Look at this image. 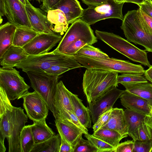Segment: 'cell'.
<instances>
[{
    "label": "cell",
    "instance_id": "5bb4252c",
    "mask_svg": "<svg viewBox=\"0 0 152 152\" xmlns=\"http://www.w3.org/2000/svg\"><path fill=\"white\" fill-rule=\"evenodd\" d=\"M5 15L17 27L33 29L25 5L19 0H5Z\"/></svg>",
    "mask_w": 152,
    "mask_h": 152
},
{
    "label": "cell",
    "instance_id": "816d5d0a",
    "mask_svg": "<svg viewBox=\"0 0 152 152\" xmlns=\"http://www.w3.org/2000/svg\"><path fill=\"white\" fill-rule=\"evenodd\" d=\"M24 5L31 4L28 0H19Z\"/></svg>",
    "mask_w": 152,
    "mask_h": 152
},
{
    "label": "cell",
    "instance_id": "f1b7e54d",
    "mask_svg": "<svg viewBox=\"0 0 152 152\" xmlns=\"http://www.w3.org/2000/svg\"><path fill=\"white\" fill-rule=\"evenodd\" d=\"M92 134L115 148L122 139L125 137L115 131L104 128L100 129Z\"/></svg>",
    "mask_w": 152,
    "mask_h": 152
},
{
    "label": "cell",
    "instance_id": "44dd1931",
    "mask_svg": "<svg viewBox=\"0 0 152 152\" xmlns=\"http://www.w3.org/2000/svg\"><path fill=\"white\" fill-rule=\"evenodd\" d=\"M71 92L65 87L63 82H58L55 98L57 118L60 111L63 110L74 113L70 96Z\"/></svg>",
    "mask_w": 152,
    "mask_h": 152
},
{
    "label": "cell",
    "instance_id": "7402d4cb",
    "mask_svg": "<svg viewBox=\"0 0 152 152\" xmlns=\"http://www.w3.org/2000/svg\"><path fill=\"white\" fill-rule=\"evenodd\" d=\"M70 96L74 113L81 123L87 128L91 126V119L90 110L86 107L77 95L71 92Z\"/></svg>",
    "mask_w": 152,
    "mask_h": 152
},
{
    "label": "cell",
    "instance_id": "d4e9b609",
    "mask_svg": "<svg viewBox=\"0 0 152 152\" xmlns=\"http://www.w3.org/2000/svg\"><path fill=\"white\" fill-rule=\"evenodd\" d=\"M45 119L34 121L31 125V131L35 144L44 142L55 135V133L47 124Z\"/></svg>",
    "mask_w": 152,
    "mask_h": 152
},
{
    "label": "cell",
    "instance_id": "8fae6325",
    "mask_svg": "<svg viewBox=\"0 0 152 152\" xmlns=\"http://www.w3.org/2000/svg\"><path fill=\"white\" fill-rule=\"evenodd\" d=\"M125 90L114 86L96 99L89 104L91 121L94 124L103 113L113 108L117 100Z\"/></svg>",
    "mask_w": 152,
    "mask_h": 152
},
{
    "label": "cell",
    "instance_id": "52a82bcc",
    "mask_svg": "<svg viewBox=\"0 0 152 152\" xmlns=\"http://www.w3.org/2000/svg\"><path fill=\"white\" fill-rule=\"evenodd\" d=\"M121 28L128 41L142 45L145 50L152 53V38L143 28L139 9L127 12L124 16Z\"/></svg>",
    "mask_w": 152,
    "mask_h": 152
},
{
    "label": "cell",
    "instance_id": "ab89813d",
    "mask_svg": "<svg viewBox=\"0 0 152 152\" xmlns=\"http://www.w3.org/2000/svg\"><path fill=\"white\" fill-rule=\"evenodd\" d=\"M152 147V139L145 141L134 142L133 152H150Z\"/></svg>",
    "mask_w": 152,
    "mask_h": 152
},
{
    "label": "cell",
    "instance_id": "ac0fdd59",
    "mask_svg": "<svg viewBox=\"0 0 152 152\" xmlns=\"http://www.w3.org/2000/svg\"><path fill=\"white\" fill-rule=\"evenodd\" d=\"M56 9L64 12L69 24L80 18L83 10L77 0H61L51 10Z\"/></svg>",
    "mask_w": 152,
    "mask_h": 152
},
{
    "label": "cell",
    "instance_id": "f5cc1de1",
    "mask_svg": "<svg viewBox=\"0 0 152 152\" xmlns=\"http://www.w3.org/2000/svg\"><path fill=\"white\" fill-rule=\"evenodd\" d=\"M115 0L117 2L120 3H123V2L125 3V2H124L125 0Z\"/></svg>",
    "mask_w": 152,
    "mask_h": 152
},
{
    "label": "cell",
    "instance_id": "5b68a950",
    "mask_svg": "<svg viewBox=\"0 0 152 152\" xmlns=\"http://www.w3.org/2000/svg\"><path fill=\"white\" fill-rule=\"evenodd\" d=\"M75 59L87 69L109 70L121 74L144 75L145 70L140 64H133L129 61L113 58H98L78 55L73 56Z\"/></svg>",
    "mask_w": 152,
    "mask_h": 152
},
{
    "label": "cell",
    "instance_id": "6da1fadb",
    "mask_svg": "<svg viewBox=\"0 0 152 152\" xmlns=\"http://www.w3.org/2000/svg\"><path fill=\"white\" fill-rule=\"evenodd\" d=\"M0 87V152L6 151V138L9 152H21L20 135L28 116L21 107L12 105L5 91Z\"/></svg>",
    "mask_w": 152,
    "mask_h": 152
},
{
    "label": "cell",
    "instance_id": "e575fe53",
    "mask_svg": "<svg viewBox=\"0 0 152 152\" xmlns=\"http://www.w3.org/2000/svg\"><path fill=\"white\" fill-rule=\"evenodd\" d=\"M91 42L85 39H79L70 44L65 48L62 53L71 56L75 55L77 52L85 45L89 44L92 45Z\"/></svg>",
    "mask_w": 152,
    "mask_h": 152
},
{
    "label": "cell",
    "instance_id": "f6af8a7d",
    "mask_svg": "<svg viewBox=\"0 0 152 152\" xmlns=\"http://www.w3.org/2000/svg\"><path fill=\"white\" fill-rule=\"evenodd\" d=\"M61 0H46L45 3L42 4L40 6L41 9L47 12L48 11L51 10Z\"/></svg>",
    "mask_w": 152,
    "mask_h": 152
},
{
    "label": "cell",
    "instance_id": "83f0119b",
    "mask_svg": "<svg viewBox=\"0 0 152 152\" xmlns=\"http://www.w3.org/2000/svg\"><path fill=\"white\" fill-rule=\"evenodd\" d=\"M61 138L58 133L41 143L35 144L31 152H59Z\"/></svg>",
    "mask_w": 152,
    "mask_h": 152
},
{
    "label": "cell",
    "instance_id": "4316f807",
    "mask_svg": "<svg viewBox=\"0 0 152 152\" xmlns=\"http://www.w3.org/2000/svg\"><path fill=\"white\" fill-rule=\"evenodd\" d=\"M39 33L32 29L17 27L12 45L23 48Z\"/></svg>",
    "mask_w": 152,
    "mask_h": 152
},
{
    "label": "cell",
    "instance_id": "603a6c76",
    "mask_svg": "<svg viewBox=\"0 0 152 152\" xmlns=\"http://www.w3.org/2000/svg\"><path fill=\"white\" fill-rule=\"evenodd\" d=\"M121 84L125 88L126 90L145 99L152 107V83L147 82Z\"/></svg>",
    "mask_w": 152,
    "mask_h": 152
},
{
    "label": "cell",
    "instance_id": "9a60e30c",
    "mask_svg": "<svg viewBox=\"0 0 152 152\" xmlns=\"http://www.w3.org/2000/svg\"><path fill=\"white\" fill-rule=\"evenodd\" d=\"M29 20L33 29L39 33L57 34L54 31V26L47 16L39 8L31 4L25 5Z\"/></svg>",
    "mask_w": 152,
    "mask_h": 152
},
{
    "label": "cell",
    "instance_id": "c3c4849f",
    "mask_svg": "<svg viewBox=\"0 0 152 152\" xmlns=\"http://www.w3.org/2000/svg\"><path fill=\"white\" fill-rule=\"evenodd\" d=\"M5 0H0V24L2 22V16L5 15Z\"/></svg>",
    "mask_w": 152,
    "mask_h": 152
},
{
    "label": "cell",
    "instance_id": "60d3db41",
    "mask_svg": "<svg viewBox=\"0 0 152 152\" xmlns=\"http://www.w3.org/2000/svg\"><path fill=\"white\" fill-rule=\"evenodd\" d=\"M112 108L103 113L99 117L93 125L92 128L94 132L101 129L106 124L109 119Z\"/></svg>",
    "mask_w": 152,
    "mask_h": 152
},
{
    "label": "cell",
    "instance_id": "db71d44e",
    "mask_svg": "<svg viewBox=\"0 0 152 152\" xmlns=\"http://www.w3.org/2000/svg\"><path fill=\"white\" fill-rule=\"evenodd\" d=\"M46 0H42L41 1L42 2V3H44L45 2Z\"/></svg>",
    "mask_w": 152,
    "mask_h": 152
},
{
    "label": "cell",
    "instance_id": "7dc6e473",
    "mask_svg": "<svg viewBox=\"0 0 152 152\" xmlns=\"http://www.w3.org/2000/svg\"><path fill=\"white\" fill-rule=\"evenodd\" d=\"M144 75L146 79L152 83V65L145 70Z\"/></svg>",
    "mask_w": 152,
    "mask_h": 152
},
{
    "label": "cell",
    "instance_id": "9c48e42d",
    "mask_svg": "<svg viewBox=\"0 0 152 152\" xmlns=\"http://www.w3.org/2000/svg\"><path fill=\"white\" fill-rule=\"evenodd\" d=\"M124 3H119L115 0H108L105 3L88 6L83 9L81 20L89 25L108 18H117L122 20L124 16L122 7Z\"/></svg>",
    "mask_w": 152,
    "mask_h": 152
},
{
    "label": "cell",
    "instance_id": "484cf974",
    "mask_svg": "<svg viewBox=\"0 0 152 152\" xmlns=\"http://www.w3.org/2000/svg\"><path fill=\"white\" fill-rule=\"evenodd\" d=\"M49 21L54 24V31L61 35L67 30L69 23L64 12L60 10L56 9L48 10L47 15Z\"/></svg>",
    "mask_w": 152,
    "mask_h": 152
},
{
    "label": "cell",
    "instance_id": "7a4b0ae2",
    "mask_svg": "<svg viewBox=\"0 0 152 152\" xmlns=\"http://www.w3.org/2000/svg\"><path fill=\"white\" fill-rule=\"evenodd\" d=\"M118 73L97 69H87L82 83L83 92L89 104L114 86H118Z\"/></svg>",
    "mask_w": 152,
    "mask_h": 152
},
{
    "label": "cell",
    "instance_id": "30bf717a",
    "mask_svg": "<svg viewBox=\"0 0 152 152\" xmlns=\"http://www.w3.org/2000/svg\"><path fill=\"white\" fill-rule=\"evenodd\" d=\"M79 39L91 42L93 44L97 42L90 25L79 18L73 23L66 31L55 51L62 53L71 43Z\"/></svg>",
    "mask_w": 152,
    "mask_h": 152
},
{
    "label": "cell",
    "instance_id": "836d02e7",
    "mask_svg": "<svg viewBox=\"0 0 152 152\" xmlns=\"http://www.w3.org/2000/svg\"><path fill=\"white\" fill-rule=\"evenodd\" d=\"M84 136L89 140L98 149V152H113L114 147L102 140L97 138L93 134H84Z\"/></svg>",
    "mask_w": 152,
    "mask_h": 152
},
{
    "label": "cell",
    "instance_id": "b9f144b4",
    "mask_svg": "<svg viewBox=\"0 0 152 152\" xmlns=\"http://www.w3.org/2000/svg\"><path fill=\"white\" fill-rule=\"evenodd\" d=\"M134 142L132 140H128L119 143L115 148L113 152H133Z\"/></svg>",
    "mask_w": 152,
    "mask_h": 152
},
{
    "label": "cell",
    "instance_id": "cb8c5ba5",
    "mask_svg": "<svg viewBox=\"0 0 152 152\" xmlns=\"http://www.w3.org/2000/svg\"><path fill=\"white\" fill-rule=\"evenodd\" d=\"M17 27L8 22L0 26V58L12 43Z\"/></svg>",
    "mask_w": 152,
    "mask_h": 152
},
{
    "label": "cell",
    "instance_id": "8d00e7d4",
    "mask_svg": "<svg viewBox=\"0 0 152 152\" xmlns=\"http://www.w3.org/2000/svg\"><path fill=\"white\" fill-rule=\"evenodd\" d=\"M148 82L142 75L124 74L118 75V84L123 83H140Z\"/></svg>",
    "mask_w": 152,
    "mask_h": 152
},
{
    "label": "cell",
    "instance_id": "1f68e13d",
    "mask_svg": "<svg viewBox=\"0 0 152 152\" xmlns=\"http://www.w3.org/2000/svg\"><path fill=\"white\" fill-rule=\"evenodd\" d=\"M128 135L134 142L150 140L152 139V129L144 121Z\"/></svg>",
    "mask_w": 152,
    "mask_h": 152
},
{
    "label": "cell",
    "instance_id": "f546056e",
    "mask_svg": "<svg viewBox=\"0 0 152 152\" xmlns=\"http://www.w3.org/2000/svg\"><path fill=\"white\" fill-rule=\"evenodd\" d=\"M35 144L31 131V125L25 126L20 135L21 152H31Z\"/></svg>",
    "mask_w": 152,
    "mask_h": 152
},
{
    "label": "cell",
    "instance_id": "4dcf8cb0",
    "mask_svg": "<svg viewBox=\"0 0 152 152\" xmlns=\"http://www.w3.org/2000/svg\"><path fill=\"white\" fill-rule=\"evenodd\" d=\"M124 112L128 134L144 122L145 115L127 109L125 110Z\"/></svg>",
    "mask_w": 152,
    "mask_h": 152
},
{
    "label": "cell",
    "instance_id": "d590c367",
    "mask_svg": "<svg viewBox=\"0 0 152 152\" xmlns=\"http://www.w3.org/2000/svg\"><path fill=\"white\" fill-rule=\"evenodd\" d=\"M74 152H98V149L89 140L82 137L74 147Z\"/></svg>",
    "mask_w": 152,
    "mask_h": 152
},
{
    "label": "cell",
    "instance_id": "6f0895ef",
    "mask_svg": "<svg viewBox=\"0 0 152 152\" xmlns=\"http://www.w3.org/2000/svg\"><path fill=\"white\" fill-rule=\"evenodd\" d=\"M151 115H152V110L151 111Z\"/></svg>",
    "mask_w": 152,
    "mask_h": 152
},
{
    "label": "cell",
    "instance_id": "681fc988",
    "mask_svg": "<svg viewBox=\"0 0 152 152\" xmlns=\"http://www.w3.org/2000/svg\"><path fill=\"white\" fill-rule=\"evenodd\" d=\"M144 122L152 129V115H145L144 118Z\"/></svg>",
    "mask_w": 152,
    "mask_h": 152
},
{
    "label": "cell",
    "instance_id": "7c38bea8",
    "mask_svg": "<svg viewBox=\"0 0 152 152\" xmlns=\"http://www.w3.org/2000/svg\"><path fill=\"white\" fill-rule=\"evenodd\" d=\"M22 98L23 105L28 117L33 121L46 119L49 107L42 97L35 91L28 92Z\"/></svg>",
    "mask_w": 152,
    "mask_h": 152
},
{
    "label": "cell",
    "instance_id": "4fadbf2b",
    "mask_svg": "<svg viewBox=\"0 0 152 152\" xmlns=\"http://www.w3.org/2000/svg\"><path fill=\"white\" fill-rule=\"evenodd\" d=\"M61 35L39 33L23 48L30 55H39L48 53L60 41Z\"/></svg>",
    "mask_w": 152,
    "mask_h": 152
},
{
    "label": "cell",
    "instance_id": "3957f363",
    "mask_svg": "<svg viewBox=\"0 0 152 152\" xmlns=\"http://www.w3.org/2000/svg\"><path fill=\"white\" fill-rule=\"evenodd\" d=\"M26 73L31 87L44 100L56 119L57 114L55 98L59 76L49 74L44 70H30Z\"/></svg>",
    "mask_w": 152,
    "mask_h": 152
},
{
    "label": "cell",
    "instance_id": "f907efd6",
    "mask_svg": "<svg viewBox=\"0 0 152 152\" xmlns=\"http://www.w3.org/2000/svg\"><path fill=\"white\" fill-rule=\"evenodd\" d=\"M146 0H125V2H130L134 3L138 5L142 4Z\"/></svg>",
    "mask_w": 152,
    "mask_h": 152
},
{
    "label": "cell",
    "instance_id": "74e56055",
    "mask_svg": "<svg viewBox=\"0 0 152 152\" xmlns=\"http://www.w3.org/2000/svg\"><path fill=\"white\" fill-rule=\"evenodd\" d=\"M75 68V67L71 65L57 64L52 66L45 71L49 74L59 76L69 70Z\"/></svg>",
    "mask_w": 152,
    "mask_h": 152
},
{
    "label": "cell",
    "instance_id": "7bdbcfd3",
    "mask_svg": "<svg viewBox=\"0 0 152 152\" xmlns=\"http://www.w3.org/2000/svg\"><path fill=\"white\" fill-rule=\"evenodd\" d=\"M138 5L141 10L152 18V0H146L143 3Z\"/></svg>",
    "mask_w": 152,
    "mask_h": 152
},
{
    "label": "cell",
    "instance_id": "2e32d148",
    "mask_svg": "<svg viewBox=\"0 0 152 152\" xmlns=\"http://www.w3.org/2000/svg\"><path fill=\"white\" fill-rule=\"evenodd\" d=\"M119 98L121 104L126 109L145 116L151 115L152 107L140 96L125 90Z\"/></svg>",
    "mask_w": 152,
    "mask_h": 152
},
{
    "label": "cell",
    "instance_id": "d6986e66",
    "mask_svg": "<svg viewBox=\"0 0 152 152\" xmlns=\"http://www.w3.org/2000/svg\"><path fill=\"white\" fill-rule=\"evenodd\" d=\"M101 128L114 130L125 137H127L128 129L123 109L112 108L108 121Z\"/></svg>",
    "mask_w": 152,
    "mask_h": 152
},
{
    "label": "cell",
    "instance_id": "d6a6232c",
    "mask_svg": "<svg viewBox=\"0 0 152 152\" xmlns=\"http://www.w3.org/2000/svg\"><path fill=\"white\" fill-rule=\"evenodd\" d=\"M75 55L98 58H104L109 57L107 55L99 49L89 44H87L81 48Z\"/></svg>",
    "mask_w": 152,
    "mask_h": 152
},
{
    "label": "cell",
    "instance_id": "ffe728a7",
    "mask_svg": "<svg viewBox=\"0 0 152 152\" xmlns=\"http://www.w3.org/2000/svg\"><path fill=\"white\" fill-rule=\"evenodd\" d=\"M29 55L23 48L12 45L0 58V64L2 67H13Z\"/></svg>",
    "mask_w": 152,
    "mask_h": 152
},
{
    "label": "cell",
    "instance_id": "bcb514c9",
    "mask_svg": "<svg viewBox=\"0 0 152 152\" xmlns=\"http://www.w3.org/2000/svg\"><path fill=\"white\" fill-rule=\"evenodd\" d=\"M83 2L88 6L97 5L106 3L108 0H82Z\"/></svg>",
    "mask_w": 152,
    "mask_h": 152
},
{
    "label": "cell",
    "instance_id": "9f6ffc18",
    "mask_svg": "<svg viewBox=\"0 0 152 152\" xmlns=\"http://www.w3.org/2000/svg\"><path fill=\"white\" fill-rule=\"evenodd\" d=\"M150 152H152V148H151V151H150Z\"/></svg>",
    "mask_w": 152,
    "mask_h": 152
},
{
    "label": "cell",
    "instance_id": "8992f818",
    "mask_svg": "<svg viewBox=\"0 0 152 152\" xmlns=\"http://www.w3.org/2000/svg\"><path fill=\"white\" fill-rule=\"evenodd\" d=\"M97 38L130 60L149 67L151 66L145 50H141L127 40L113 33L96 30Z\"/></svg>",
    "mask_w": 152,
    "mask_h": 152
},
{
    "label": "cell",
    "instance_id": "f35d334b",
    "mask_svg": "<svg viewBox=\"0 0 152 152\" xmlns=\"http://www.w3.org/2000/svg\"><path fill=\"white\" fill-rule=\"evenodd\" d=\"M139 9L141 21L143 28L146 33L152 38V18Z\"/></svg>",
    "mask_w": 152,
    "mask_h": 152
},
{
    "label": "cell",
    "instance_id": "680465c9",
    "mask_svg": "<svg viewBox=\"0 0 152 152\" xmlns=\"http://www.w3.org/2000/svg\"></svg>",
    "mask_w": 152,
    "mask_h": 152
},
{
    "label": "cell",
    "instance_id": "ee69618b",
    "mask_svg": "<svg viewBox=\"0 0 152 152\" xmlns=\"http://www.w3.org/2000/svg\"><path fill=\"white\" fill-rule=\"evenodd\" d=\"M61 141L59 152H74V148L62 136H61Z\"/></svg>",
    "mask_w": 152,
    "mask_h": 152
},
{
    "label": "cell",
    "instance_id": "e0dca14e",
    "mask_svg": "<svg viewBox=\"0 0 152 152\" xmlns=\"http://www.w3.org/2000/svg\"><path fill=\"white\" fill-rule=\"evenodd\" d=\"M58 133L73 147L82 137L84 132L74 124L61 118L55 119Z\"/></svg>",
    "mask_w": 152,
    "mask_h": 152
},
{
    "label": "cell",
    "instance_id": "11a10c76",
    "mask_svg": "<svg viewBox=\"0 0 152 152\" xmlns=\"http://www.w3.org/2000/svg\"><path fill=\"white\" fill-rule=\"evenodd\" d=\"M29 1H31V0H28ZM38 1L39 3H40V1H41L42 0H35Z\"/></svg>",
    "mask_w": 152,
    "mask_h": 152
},
{
    "label": "cell",
    "instance_id": "277c9868",
    "mask_svg": "<svg viewBox=\"0 0 152 152\" xmlns=\"http://www.w3.org/2000/svg\"><path fill=\"white\" fill-rule=\"evenodd\" d=\"M57 64H66L75 66L76 68L83 67L73 56L69 55L54 50L44 54L29 55L25 59L18 64L16 68L25 72L30 70L45 71L52 66Z\"/></svg>",
    "mask_w": 152,
    "mask_h": 152
},
{
    "label": "cell",
    "instance_id": "ba28073f",
    "mask_svg": "<svg viewBox=\"0 0 152 152\" xmlns=\"http://www.w3.org/2000/svg\"><path fill=\"white\" fill-rule=\"evenodd\" d=\"M0 87L10 101L22 98L30 88L19 72L13 67L0 68Z\"/></svg>",
    "mask_w": 152,
    "mask_h": 152
}]
</instances>
